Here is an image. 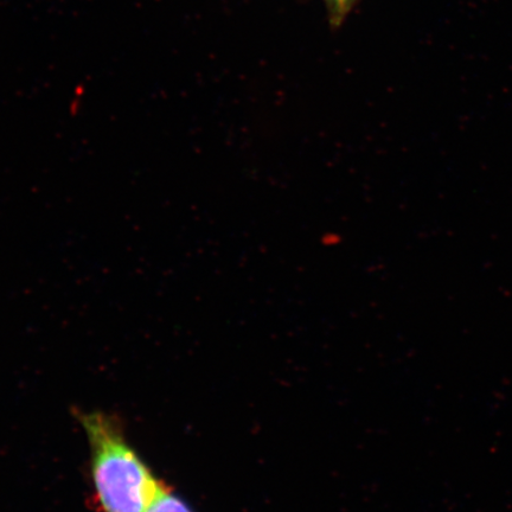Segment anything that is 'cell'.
I'll return each instance as SVG.
<instances>
[{"mask_svg": "<svg viewBox=\"0 0 512 512\" xmlns=\"http://www.w3.org/2000/svg\"><path fill=\"white\" fill-rule=\"evenodd\" d=\"M81 426L91 448V475L99 512H145L163 484L128 443L112 416L82 413Z\"/></svg>", "mask_w": 512, "mask_h": 512, "instance_id": "obj_1", "label": "cell"}, {"mask_svg": "<svg viewBox=\"0 0 512 512\" xmlns=\"http://www.w3.org/2000/svg\"><path fill=\"white\" fill-rule=\"evenodd\" d=\"M145 512H194L189 505L172 492L168 486H162L155 501H153Z\"/></svg>", "mask_w": 512, "mask_h": 512, "instance_id": "obj_2", "label": "cell"}, {"mask_svg": "<svg viewBox=\"0 0 512 512\" xmlns=\"http://www.w3.org/2000/svg\"><path fill=\"white\" fill-rule=\"evenodd\" d=\"M357 2L358 0H324L329 11L331 23L336 25V27L342 24Z\"/></svg>", "mask_w": 512, "mask_h": 512, "instance_id": "obj_3", "label": "cell"}]
</instances>
